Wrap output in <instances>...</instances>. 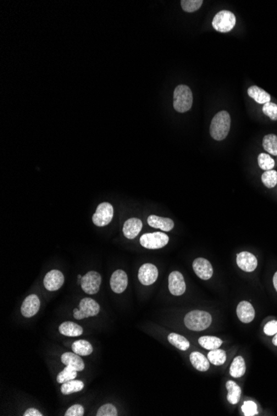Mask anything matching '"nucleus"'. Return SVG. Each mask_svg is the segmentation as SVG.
Segmentation results:
<instances>
[{
    "mask_svg": "<svg viewBox=\"0 0 277 416\" xmlns=\"http://www.w3.org/2000/svg\"><path fill=\"white\" fill-rule=\"evenodd\" d=\"M230 127V115L226 111H222L212 118L210 125V135L216 141H223L228 136Z\"/></svg>",
    "mask_w": 277,
    "mask_h": 416,
    "instance_id": "obj_1",
    "label": "nucleus"
},
{
    "mask_svg": "<svg viewBox=\"0 0 277 416\" xmlns=\"http://www.w3.org/2000/svg\"><path fill=\"white\" fill-rule=\"evenodd\" d=\"M212 323V316L208 312L195 310L184 318V324L189 330L200 332L207 329Z\"/></svg>",
    "mask_w": 277,
    "mask_h": 416,
    "instance_id": "obj_2",
    "label": "nucleus"
},
{
    "mask_svg": "<svg viewBox=\"0 0 277 416\" xmlns=\"http://www.w3.org/2000/svg\"><path fill=\"white\" fill-rule=\"evenodd\" d=\"M193 105V93L191 89L186 85H179L174 91V108L180 113H184L191 109Z\"/></svg>",
    "mask_w": 277,
    "mask_h": 416,
    "instance_id": "obj_3",
    "label": "nucleus"
},
{
    "mask_svg": "<svg viewBox=\"0 0 277 416\" xmlns=\"http://www.w3.org/2000/svg\"><path fill=\"white\" fill-rule=\"evenodd\" d=\"M236 16L231 11L222 10L218 12L212 19V27L216 31L228 33L236 25Z\"/></svg>",
    "mask_w": 277,
    "mask_h": 416,
    "instance_id": "obj_4",
    "label": "nucleus"
},
{
    "mask_svg": "<svg viewBox=\"0 0 277 416\" xmlns=\"http://www.w3.org/2000/svg\"><path fill=\"white\" fill-rule=\"evenodd\" d=\"M168 238L167 234L161 232H155L143 234L140 237V243L143 247L148 250H158L168 245Z\"/></svg>",
    "mask_w": 277,
    "mask_h": 416,
    "instance_id": "obj_5",
    "label": "nucleus"
},
{
    "mask_svg": "<svg viewBox=\"0 0 277 416\" xmlns=\"http://www.w3.org/2000/svg\"><path fill=\"white\" fill-rule=\"evenodd\" d=\"M100 312V305L95 300L90 297H85L80 302L79 309L73 310V317L77 320H81L84 318L95 317Z\"/></svg>",
    "mask_w": 277,
    "mask_h": 416,
    "instance_id": "obj_6",
    "label": "nucleus"
},
{
    "mask_svg": "<svg viewBox=\"0 0 277 416\" xmlns=\"http://www.w3.org/2000/svg\"><path fill=\"white\" fill-rule=\"evenodd\" d=\"M113 214L114 209L112 205L107 202H103L100 204L96 208V213L92 216V221L96 226H106L112 222Z\"/></svg>",
    "mask_w": 277,
    "mask_h": 416,
    "instance_id": "obj_7",
    "label": "nucleus"
},
{
    "mask_svg": "<svg viewBox=\"0 0 277 416\" xmlns=\"http://www.w3.org/2000/svg\"><path fill=\"white\" fill-rule=\"evenodd\" d=\"M101 284V276L95 271H90L80 280V286L83 291L91 295L98 292Z\"/></svg>",
    "mask_w": 277,
    "mask_h": 416,
    "instance_id": "obj_8",
    "label": "nucleus"
},
{
    "mask_svg": "<svg viewBox=\"0 0 277 416\" xmlns=\"http://www.w3.org/2000/svg\"><path fill=\"white\" fill-rule=\"evenodd\" d=\"M158 271L156 265L152 263H145L140 267L138 278L140 283L145 286H150L156 283L158 279Z\"/></svg>",
    "mask_w": 277,
    "mask_h": 416,
    "instance_id": "obj_9",
    "label": "nucleus"
},
{
    "mask_svg": "<svg viewBox=\"0 0 277 416\" xmlns=\"http://www.w3.org/2000/svg\"><path fill=\"white\" fill-rule=\"evenodd\" d=\"M168 290L174 296H181L186 291L184 276L178 271L172 272L168 276Z\"/></svg>",
    "mask_w": 277,
    "mask_h": 416,
    "instance_id": "obj_10",
    "label": "nucleus"
},
{
    "mask_svg": "<svg viewBox=\"0 0 277 416\" xmlns=\"http://www.w3.org/2000/svg\"><path fill=\"white\" fill-rule=\"evenodd\" d=\"M64 284V275L62 272L57 269H53L45 275L43 284L45 289L48 291H57L62 288Z\"/></svg>",
    "mask_w": 277,
    "mask_h": 416,
    "instance_id": "obj_11",
    "label": "nucleus"
},
{
    "mask_svg": "<svg viewBox=\"0 0 277 416\" xmlns=\"http://www.w3.org/2000/svg\"><path fill=\"white\" fill-rule=\"evenodd\" d=\"M193 268L196 275L202 280H208L213 274L212 264L203 257L196 258L193 263Z\"/></svg>",
    "mask_w": 277,
    "mask_h": 416,
    "instance_id": "obj_12",
    "label": "nucleus"
},
{
    "mask_svg": "<svg viewBox=\"0 0 277 416\" xmlns=\"http://www.w3.org/2000/svg\"><path fill=\"white\" fill-rule=\"evenodd\" d=\"M39 308H40V300L39 296L35 294H32L27 296L24 299L21 307V313L24 318H32L39 312Z\"/></svg>",
    "mask_w": 277,
    "mask_h": 416,
    "instance_id": "obj_13",
    "label": "nucleus"
},
{
    "mask_svg": "<svg viewBox=\"0 0 277 416\" xmlns=\"http://www.w3.org/2000/svg\"><path fill=\"white\" fill-rule=\"evenodd\" d=\"M237 263L241 270L251 273L257 268L258 262L257 257L251 252H241L237 256Z\"/></svg>",
    "mask_w": 277,
    "mask_h": 416,
    "instance_id": "obj_14",
    "label": "nucleus"
},
{
    "mask_svg": "<svg viewBox=\"0 0 277 416\" xmlns=\"http://www.w3.org/2000/svg\"><path fill=\"white\" fill-rule=\"evenodd\" d=\"M111 288L116 293H122L128 285V277L124 271L121 269L115 271L111 278Z\"/></svg>",
    "mask_w": 277,
    "mask_h": 416,
    "instance_id": "obj_15",
    "label": "nucleus"
},
{
    "mask_svg": "<svg viewBox=\"0 0 277 416\" xmlns=\"http://www.w3.org/2000/svg\"><path fill=\"white\" fill-rule=\"evenodd\" d=\"M142 227V221L140 219L131 218L124 222V226H123V234L127 239L133 240L140 234Z\"/></svg>",
    "mask_w": 277,
    "mask_h": 416,
    "instance_id": "obj_16",
    "label": "nucleus"
},
{
    "mask_svg": "<svg viewBox=\"0 0 277 416\" xmlns=\"http://www.w3.org/2000/svg\"><path fill=\"white\" fill-rule=\"evenodd\" d=\"M237 314L241 323H250L255 318V310L250 302L242 301L237 307Z\"/></svg>",
    "mask_w": 277,
    "mask_h": 416,
    "instance_id": "obj_17",
    "label": "nucleus"
},
{
    "mask_svg": "<svg viewBox=\"0 0 277 416\" xmlns=\"http://www.w3.org/2000/svg\"><path fill=\"white\" fill-rule=\"evenodd\" d=\"M62 362L65 365L66 367H69L72 369L75 370L77 372H81L85 368V364L80 356L76 354L75 352H66L62 354L61 357Z\"/></svg>",
    "mask_w": 277,
    "mask_h": 416,
    "instance_id": "obj_18",
    "label": "nucleus"
},
{
    "mask_svg": "<svg viewBox=\"0 0 277 416\" xmlns=\"http://www.w3.org/2000/svg\"><path fill=\"white\" fill-rule=\"evenodd\" d=\"M148 224L155 229H159L163 231H171L174 226V223L171 219L163 218L157 215H150L148 217Z\"/></svg>",
    "mask_w": 277,
    "mask_h": 416,
    "instance_id": "obj_19",
    "label": "nucleus"
},
{
    "mask_svg": "<svg viewBox=\"0 0 277 416\" xmlns=\"http://www.w3.org/2000/svg\"><path fill=\"white\" fill-rule=\"evenodd\" d=\"M190 362L195 368L199 372H207L209 369V361L202 355L198 351H194L190 355Z\"/></svg>",
    "mask_w": 277,
    "mask_h": 416,
    "instance_id": "obj_20",
    "label": "nucleus"
},
{
    "mask_svg": "<svg viewBox=\"0 0 277 416\" xmlns=\"http://www.w3.org/2000/svg\"><path fill=\"white\" fill-rule=\"evenodd\" d=\"M248 96L254 99L258 104L265 105L271 102V95L257 86H252L247 90Z\"/></svg>",
    "mask_w": 277,
    "mask_h": 416,
    "instance_id": "obj_21",
    "label": "nucleus"
},
{
    "mask_svg": "<svg viewBox=\"0 0 277 416\" xmlns=\"http://www.w3.org/2000/svg\"><path fill=\"white\" fill-rule=\"evenodd\" d=\"M59 332L67 336H79L82 334L83 328L73 322H65L60 325Z\"/></svg>",
    "mask_w": 277,
    "mask_h": 416,
    "instance_id": "obj_22",
    "label": "nucleus"
},
{
    "mask_svg": "<svg viewBox=\"0 0 277 416\" xmlns=\"http://www.w3.org/2000/svg\"><path fill=\"white\" fill-rule=\"evenodd\" d=\"M226 388L228 389V396H227L228 401L232 405H236V404L238 403L241 395V390L240 386L233 380H229L226 384Z\"/></svg>",
    "mask_w": 277,
    "mask_h": 416,
    "instance_id": "obj_23",
    "label": "nucleus"
},
{
    "mask_svg": "<svg viewBox=\"0 0 277 416\" xmlns=\"http://www.w3.org/2000/svg\"><path fill=\"white\" fill-rule=\"evenodd\" d=\"M246 372V363L242 356H237L231 365L230 374L233 377L240 378Z\"/></svg>",
    "mask_w": 277,
    "mask_h": 416,
    "instance_id": "obj_24",
    "label": "nucleus"
},
{
    "mask_svg": "<svg viewBox=\"0 0 277 416\" xmlns=\"http://www.w3.org/2000/svg\"><path fill=\"white\" fill-rule=\"evenodd\" d=\"M198 343L203 348L212 351V350L219 348L223 344V341L220 338L216 337V336L204 335V336H201L198 339Z\"/></svg>",
    "mask_w": 277,
    "mask_h": 416,
    "instance_id": "obj_25",
    "label": "nucleus"
},
{
    "mask_svg": "<svg viewBox=\"0 0 277 416\" xmlns=\"http://www.w3.org/2000/svg\"><path fill=\"white\" fill-rule=\"evenodd\" d=\"M73 352L78 354L79 356H89L92 353L93 347L89 341L85 340H79L76 341L72 346Z\"/></svg>",
    "mask_w": 277,
    "mask_h": 416,
    "instance_id": "obj_26",
    "label": "nucleus"
},
{
    "mask_svg": "<svg viewBox=\"0 0 277 416\" xmlns=\"http://www.w3.org/2000/svg\"><path fill=\"white\" fill-rule=\"evenodd\" d=\"M168 341L171 345L181 351H187L190 346L189 341L184 336L177 333H170L168 336Z\"/></svg>",
    "mask_w": 277,
    "mask_h": 416,
    "instance_id": "obj_27",
    "label": "nucleus"
},
{
    "mask_svg": "<svg viewBox=\"0 0 277 416\" xmlns=\"http://www.w3.org/2000/svg\"><path fill=\"white\" fill-rule=\"evenodd\" d=\"M84 388V383L80 380H72L63 383L61 391L63 395H70L73 393L79 392Z\"/></svg>",
    "mask_w": 277,
    "mask_h": 416,
    "instance_id": "obj_28",
    "label": "nucleus"
},
{
    "mask_svg": "<svg viewBox=\"0 0 277 416\" xmlns=\"http://www.w3.org/2000/svg\"><path fill=\"white\" fill-rule=\"evenodd\" d=\"M262 146L272 156H277V136L274 134L265 135Z\"/></svg>",
    "mask_w": 277,
    "mask_h": 416,
    "instance_id": "obj_29",
    "label": "nucleus"
},
{
    "mask_svg": "<svg viewBox=\"0 0 277 416\" xmlns=\"http://www.w3.org/2000/svg\"><path fill=\"white\" fill-rule=\"evenodd\" d=\"M207 359L212 364L222 366L225 363L227 356L225 351L218 348L210 351L209 353L207 354Z\"/></svg>",
    "mask_w": 277,
    "mask_h": 416,
    "instance_id": "obj_30",
    "label": "nucleus"
},
{
    "mask_svg": "<svg viewBox=\"0 0 277 416\" xmlns=\"http://www.w3.org/2000/svg\"><path fill=\"white\" fill-rule=\"evenodd\" d=\"M77 375H78L77 371L72 369L69 367H66L65 369L57 374V382L60 383V384H63V383L69 381V380H75Z\"/></svg>",
    "mask_w": 277,
    "mask_h": 416,
    "instance_id": "obj_31",
    "label": "nucleus"
},
{
    "mask_svg": "<svg viewBox=\"0 0 277 416\" xmlns=\"http://www.w3.org/2000/svg\"><path fill=\"white\" fill-rule=\"evenodd\" d=\"M262 180L267 188L272 189L277 184V172L274 169H270L264 172L262 175Z\"/></svg>",
    "mask_w": 277,
    "mask_h": 416,
    "instance_id": "obj_32",
    "label": "nucleus"
},
{
    "mask_svg": "<svg viewBox=\"0 0 277 416\" xmlns=\"http://www.w3.org/2000/svg\"><path fill=\"white\" fill-rule=\"evenodd\" d=\"M258 165L263 170H270L275 166V161L267 154L261 153L258 156Z\"/></svg>",
    "mask_w": 277,
    "mask_h": 416,
    "instance_id": "obj_33",
    "label": "nucleus"
},
{
    "mask_svg": "<svg viewBox=\"0 0 277 416\" xmlns=\"http://www.w3.org/2000/svg\"><path fill=\"white\" fill-rule=\"evenodd\" d=\"M202 3H203L202 0H182L181 6L182 8L185 12L193 13L199 9Z\"/></svg>",
    "mask_w": 277,
    "mask_h": 416,
    "instance_id": "obj_34",
    "label": "nucleus"
},
{
    "mask_svg": "<svg viewBox=\"0 0 277 416\" xmlns=\"http://www.w3.org/2000/svg\"><path fill=\"white\" fill-rule=\"evenodd\" d=\"M262 112L272 121H277V105L273 102H267L263 106Z\"/></svg>",
    "mask_w": 277,
    "mask_h": 416,
    "instance_id": "obj_35",
    "label": "nucleus"
},
{
    "mask_svg": "<svg viewBox=\"0 0 277 416\" xmlns=\"http://www.w3.org/2000/svg\"><path fill=\"white\" fill-rule=\"evenodd\" d=\"M117 410L112 404H106L101 406L97 411V416H117Z\"/></svg>",
    "mask_w": 277,
    "mask_h": 416,
    "instance_id": "obj_36",
    "label": "nucleus"
},
{
    "mask_svg": "<svg viewBox=\"0 0 277 416\" xmlns=\"http://www.w3.org/2000/svg\"><path fill=\"white\" fill-rule=\"evenodd\" d=\"M241 410H242L244 415L246 416H253L258 414L257 404L255 403L254 401H247L244 402L243 405L241 406Z\"/></svg>",
    "mask_w": 277,
    "mask_h": 416,
    "instance_id": "obj_37",
    "label": "nucleus"
},
{
    "mask_svg": "<svg viewBox=\"0 0 277 416\" xmlns=\"http://www.w3.org/2000/svg\"><path fill=\"white\" fill-rule=\"evenodd\" d=\"M84 415V408L80 405H74L71 406L65 413V416H82Z\"/></svg>",
    "mask_w": 277,
    "mask_h": 416,
    "instance_id": "obj_38",
    "label": "nucleus"
},
{
    "mask_svg": "<svg viewBox=\"0 0 277 416\" xmlns=\"http://www.w3.org/2000/svg\"><path fill=\"white\" fill-rule=\"evenodd\" d=\"M264 333L267 335H276L277 333V321H271L264 327Z\"/></svg>",
    "mask_w": 277,
    "mask_h": 416,
    "instance_id": "obj_39",
    "label": "nucleus"
},
{
    "mask_svg": "<svg viewBox=\"0 0 277 416\" xmlns=\"http://www.w3.org/2000/svg\"><path fill=\"white\" fill-rule=\"evenodd\" d=\"M24 416H41V412L40 411H38L36 409L34 408H30L29 410H27L25 411V413L24 415Z\"/></svg>",
    "mask_w": 277,
    "mask_h": 416,
    "instance_id": "obj_40",
    "label": "nucleus"
},
{
    "mask_svg": "<svg viewBox=\"0 0 277 416\" xmlns=\"http://www.w3.org/2000/svg\"><path fill=\"white\" fill-rule=\"evenodd\" d=\"M273 284H274L275 289L277 291V272L275 273L274 277H273Z\"/></svg>",
    "mask_w": 277,
    "mask_h": 416,
    "instance_id": "obj_41",
    "label": "nucleus"
},
{
    "mask_svg": "<svg viewBox=\"0 0 277 416\" xmlns=\"http://www.w3.org/2000/svg\"><path fill=\"white\" fill-rule=\"evenodd\" d=\"M272 343L274 344L275 346H277V333L272 339Z\"/></svg>",
    "mask_w": 277,
    "mask_h": 416,
    "instance_id": "obj_42",
    "label": "nucleus"
}]
</instances>
